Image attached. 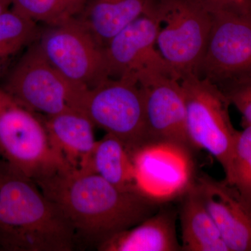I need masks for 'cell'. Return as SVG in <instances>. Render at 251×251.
Instances as JSON below:
<instances>
[{
    "mask_svg": "<svg viewBox=\"0 0 251 251\" xmlns=\"http://www.w3.org/2000/svg\"><path fill=\"white\" fill-rule=\"evenodd\" d=\"M75 237L101 244L154 214L163 202L114 186L92 172L69 170L35 181Z\"/></svg>",
    "mask_w": 251,
    "mask_h": 251,
    "instance_id": "cell-1",
    "label": "cell"
},
{
    "mask_svg": "<svg viewBox=\"0 0 251 251\" xmlns=\"http://www.w3.org/2000/svg\"><path fill=\"white\" fill-rule=\"evenodd\" d=\"M75 238L35 181L0 158V249L71 251Z\"/></svg>",
    "mask_w": 251,
    "mask_h": 251,
    "instance_id": "cell-2",
    "label": "cell"
},
{
    "mask_svg": "<svg viewBox=\"0 0 251 251\" xmlns=\"http://www.w3.org/2000/svg\"><path fill=\"white\" fill-rule=\"evenodd\" d=\"M0 158L34 181L72 170L54 148L43 117L1 87Z\"/></svg>",
    "mask_w": 251,
    "mask_h": 251,
    "instance_id": "cell-3",
    "label": "cell"
},
{
    "mask_svg": "<svg viewBox=\"0 0 251 251\" xmlns=\"http://www.w3.org/2000/svg\"><path fill=\"white\" fill-rule=\"evenodd\" d=\"M180 82L186 102L188 135L193 148L212 155L222 166L224 181L228 183L239 131L231 121V105L219 87L210 81L189 75Z\"/></svg>",
    "mask_w": 251,
    "mask_h": 251,
    "instance_id": "cell-4",
    "label": "cell"
},
{
    "mask_svg": "<svg viewBox=\"0 0 251 251\" xmlns=\"http://www.w3.org/2000/svg\"><path fill=\"white\" fill-rule=\"evenodd\" d=\"M0 87L23 107L42 116L80 111L89 90L62 76L46 59L38 41L23 52Z\"/></svg>",
    "mask_w": 251,
    "mask_h": 251,
    "instance_id": "cell-5",
    "label": "cell"
},
{
    "mask_svg": "<svg viewBox=\"0 0 251 251\" xmlns=\"http://www.w3.org/2000/svg\"><path fill=\"white\" fill-rule=\"evenodd\" d=\"M157 47L180 77L197 75L213 16L197 0H156Z\"/></svg>",
    "mask_w": 251,
    "mask_h": 251,
    "instance_id": "cell-6",
    "label": "cell"
},
{
    "mask_svg": "<svg viewBox=\"0 0 251 251\" xmlns=\"http://www.w3.org/2000/svg\"><path fill=\"white\" fill-rule=\"evenodd\" d=\"M80 110L94 126L121 140L130 154L150 144L143 94L135 81L109 77L87 91Z\"/></svg>",
    "mask_w": 251,
    "mask_h": 251,
    "instance_id": "cell-7",
    "label": "cell"
},
{
    "mask_svg": "<svg viewBox=\"0 0 251 251\" xmlns=\"http://www.w3.org/2000/svg\"><path fill=\"white\" fill-rule=\"evenodd\" d=\"M39 47L68 80L92 89L109 78L105 47L76 18L41 31Z\"/></svg>",
    "mask_w": 251,
    "mask_h": 251,
    "instance_id": "cell-8",
    "label": "cell"
},
{
    "mask_svg": "<svg viewBox=\"0 0 251 251\" xmlns=\"http://www.w3.org/2000/svg\"><path fill=\"white\" fill-rule=\"evenodd\" d=\"M159 28L156 12L140 16L113 36L105 47L109 77L128 79L138 84L157 75L180 80L156 49Z\"/></svg>",
    "mask_w": 251,
    "mask_h": 251,
    "instance_id": "cell-9",
    "label": "cell"
},
{
    "mask_svg": "<svg viewBox=\"0 0 251 251\" xmlns=\"http://www.w3.org/2000/svg\"><path fill=\"white\" fill-rule=\"evenodd\" d=\"M251 74V15H213L198 75L219 86Z\"/></svg>",
    "mask_w": 251,
    "mask_h": 251,
    "instance_id": "cell-10",
    "label": "cell"
},
{
    "mask_svg": "<svg viewBox=\"0 0 251 251\" xmlns=\"http://www.w3.org/2000/svg\"><path fill=\"white\" fill-rule=\"evenodd\" d=\"M140 192L158 202L179 198L194 181L192 154L166 144H149L131 154Z\"/></svg>",
    "mask_w": 251,
    "mask_h": 251,
    "instance_id": "cell-11",
    "label": "cell"
},
{
    "mask_svg": "<svg viewBox=\"0 0 251 251\" xmlns=\"http://www.w3.org/2000/svg\"><path fill=\"white\" fill-rule=\"evenodd\" d=\"M144 97L150 144H166L193 155L186 126L184 91L178 79L157 75L138 84Z\"/></svg>",
    "mask_w": 251,
    "mask_h": 251,
    "instance_id": "cell-12",
    "label": "cell"
},
{
    "mask_svg": "<svg viewBox=\"0 0 251 251\" xmlns=\"http://www.w3.org/2000/svg\"><path fill=\"white\" fill-rule=\"evenodd\" d=\"M195 183L229 251H251V214L236 190L204 173Z\"/></svg>",
    "mask_w": 251,
    "mask_h": 251,
    "instance_id": "cell-13",
    "label": "cell"
},
{
    "mask_svg": "<svg viewBox=\"0 0 251 251\" xmlns=\"http://www.w3.org/2000/svg\"><path fill=\"white\" fill-rule=\"evenodd\" d=\"M178 210L163 202L152 216L99 244L100 251H181L176 234Z\"/></svg>",
    "mask_w": 251,
    "mask_h": 251,
    "instance_id": "cell-14",
    "label": "cell"
},
{
    "mask_svg": "<svg viewBox=\"0 0 251 251\" xmlns=\"http://www.w3.org/2000/svg\"><path fill=\"white\" fill-rule=\"evenodd\" d=\"M42 117L54 148L68 166L87 169L97 142L90 119L76 110Z\"/></svg>",
    "mask_w": 251,
    "mask_h": 251,
    "instance_id": "cell-15",
    "label": "cell"
},
{
    "mask_svg": "<svg viewBox=\"0 0 251 251\" xmlns=\"http://www.w3.org/2000/svg\"><path fill=\"white\" fill-rule=\"evenodd\" d=\"M156 0H87L76 18L100 45L143 15L156 14Z\"/></svg>",
    "mask_w": 251,
    "mask_h": 251,
    "instance_id": "cell-16",
    "label": "cell"
},
{
    "mask_svg": "<svg viewBox=\"0 0 251 251\" xmlns=\"http://www.w3.org/2000/svg\"><path fill=\"white\" fill-rule=\"evenodd\" d=\"M181 251H229L195 183L179 197Z\"/></svg>",
    "mask_w": 251,
    "mask_h": 251,
    "instance_id": "cell-17",
    "label": "cell"
},
{
    "mask_svg": "<svg viewBox=\"0 0 251 251\" xmlns=\"http://www.w3.org/2000/svg\"><path fill=\"white\" fill-rule=\"evenodd\" d=\"M83 171L99 175L120 189L140 192L131 154L121 140L108 133L97 140L90 163Z\"/></svg>",
    "mask_w": 251,
    "mask_h": 251,
    "instance_id": "cell-18",
    "label": "cell"
},
{
    "mask_svg": "<svg viewBox=\"0 0 251 251\" xmlns=\"http://www.w3.org/2000/svg\"><path fill=\"white\" fill-rule=\"evenodd\" d=\"M41 31L38 23L11 8L0 15V79L9 73L18 54L39 40Z\"/></svg>",
    "mask_w": 251,
    "mask_h": 251,
    "instance_id": "cell-19",
    "label": "cell"
},
{
    "mask_svg": "<svg viewBox=\"0 0 251 251\" xmlns=\"http://www.w3.org/2000/svg\"><path fill=\"white\" fill-rule=\"evenodd\" d=\"M11 9L36 23L57 26L76 18L87 0H11Z\"/></svg>",
    "mask_w": 251,
    "mask_h": 251,
    "instance_id": "cell-20",
    "label": "cell"
},
{
    "mask_svg": "<svg viewBox=\"0 0 251 251\" xmlns=\"http://www.w3.org/2000/svg\"><path fill=\"white\" fill-rule=\"evenodd\" d=\"M229 186L251 214V125L243 126L234 144Z\"/></svg>",
    "mask_w": 251,
    "mask_h": 251,
    "instance_id": "cell-21",
    "label": "cell"
},
{
    "mask_svg": "<svg viewBox=\"0 0 251 251\" xmlns=\"http://www.w3.org/2000/svg\"><path fill=\"white\" fill-rule=\"evenodd\" d=\"M218 87L229 104L242 114V126L251 125V74L232 79Z\"/></svg>",
    "mask_w": 251,
    "mask_h": 251,
    "instance_id": "cell-22",
    "label": "cell"
},
{
    "mask_svg": "<svg viewBox=\"0 0 251 251\" xmlns=\"http://www.w3.org/2000/svg\"><path fill=\"white\" fill-rule=\"evenodd\" d=\"M211 15H251V0H197Z\"/></svg>",
    "mask_w": 251,
    "mask_h": 251,
    "instance_id": "cell-23",
    "label": "cell"
},
{
    "mask_svg": "<svg viewBox=\"0 0 251 251\" xmlns=\"http://www.w3.org/2000/svg\"><path fill=\"white\" fill-rule=\"evenodd\" d=\"M11 0H0V15L11 8Z\"/></svg>",
    "mask_w": 251,
    "mask_h": 251,
    "instance_id": "cell-24",
    "label": "cell"
}]
</instances>
